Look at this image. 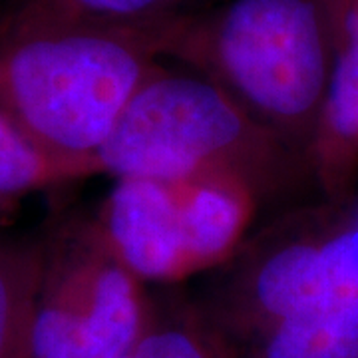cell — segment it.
Wrapping results in <instances>:
<instances>
[{
  "label": "cell",
  "instance_id": "5b68a950",
  "mask_svg": "<svg viewBox=\"0 0 358 358\" xmlns=\"http://www.w3.org/2000/svg\"><path fill=\"white\" fill-rule=\"evenodd\" d=\"M44 243L34 358H122L154 319L140 277L106 241L96 219H66Z\"/></svg>",
  "mask_w": 358,
  "mask_h": 358
},
{
  "label": "cell",
  "instance_id": "5bb4252c",
  "mask_svg": "<svg viewBox=\"0 0 358 358\" xmlns=\"http://www.w3.org/2000/svg\"><path fill=\"white\" fill-rule=\"evenodd\" d=\"M327 2V8H329V14H331V20H333L334 28V42H336V34L341 30V24L345 20L348 8L352 6L355 0H324Z\"/></svg>",
  "mask_w": 358,
  "mask_h": 358
},
{
  "label": "cell",
  "instance_id": "8992f818",
  "mask_svg": "<svg viewBox=\"0 0 358 358\" xmlns=\"http://www.w3.org/2000/svg\"><path fill=\"white\" fill-rule=\"evenodd\" d=\"M96 221L120 261L143 282L192 275L171 181L117 178Z\"/></svg>",
  "mask_w": 358,
  "mask_h": 358
},
{
  "label": "cell",
  "instance_id": "3957f363",
  "mask_svg": "<svg viewBox=\"0 0 358 358\" xmlns=\"http://www.w3.org/2000/svg\"><path fill=\"white\" fill-rule=\"evenodd\" d=\"M98 162L115 179L225 176L247 183L261 201L310 176L305 155L215 82L162 64L131 96Z\"/></svg>",
  "mask_w": 358,
  "mask_h": 358
},
{
  "label": "cell",
  "instance_id": "8fae6325",
  "mask_svg": "<svg viewBox=\"0 0 358 358\" xmlns=\"http://www.w3.org/2000/svg\"><path fill=\"white\" fill-rule=\"evenodd\" d=\"M42 259V241L0 237V358H34L32 327Z\"/></svg>",
  "mask_w": 358,
  "mask_h": 358
},
{
  "label": "cell",
  "instance_id": "52a82bcc",
  "mask_svg": "<svg viewBox=\"0 0 358 358\" xmlns=\"http://www.w3.org/2000/svg\"><path fill=\"white\" fill-rule=\"evenodd\" d=\"M310 176L324 199L357 192L358 179V0L348 8L334 42L329 86L308 150Z\"/></svg>",
  "mask_w": 358,
  "mask_h": 358
},
{
  "label": "cell",
  "instance_id": "30bf717a",
  "mask_svg": "<svg viewBox=\"0 0 358 358\" xmlns=\"http://www.w3.org/2000/svg\"><path fill=\"white\" fill-rule=\"evenodd\" d=\"M185 0H14L0 13V38L76 24H134L178 14Z\"/></svg>",
  "mask_w": 358,
  "mask_h": 358
},
{
  "label": "cell",
  "instance_id": "6da1fadb",
  "mask_svg": "<svg viewBox=\"0 0 358 358\" xmlns=\"http://www.w3.org/2000/svg\"><path fill=\"white\" fill-rule=\"evenodd\" d=\"M166 20L0 38V114L44 154L102 173V145L164 58Z\"/></svg>",
  "mask_w": 358,
  "mask_h": 358
},
{
  "label": "cell",
  "instance_id": "7a4b0ae2",
  "mask_svg": "<svg viewBox=\"0 0 358 358\" xmlns=\"http://www.w3.org/2000/svg\"><path fill=\"white\" fill-rule=\"evenodd\" d=\"M333 56L324 0H227L166 20L164 58L215 82L307 162Z\"/></svg>",
  "mask_w": 358,
  "mask_h": 358
},
{
  "label": "cell",
  "instance_id": "4fadbf2b",
  "mask_svg": "<svg viewBox=\"0 0 358 358\" xmlns=\"http://www.w3.org/2000/svg\"><path fill=\"white\" fill-rule=\"evenodd\" d=\"M90 176L84 167L44 154L0 114V209L26 193Z\"/></svg>",
  "mask_w": 358,
  "mask_h": 358
},
{
  "label": "cell",
  "instance_id": "ba28073f",
  "mask_svg": "<svg viewBox=\"0 0 358 358\" xmlns=\"http://www.w3.org/2000/svg\"><path fill=\"white\" fill-rule=\"evenodd\" d=\"M171 185L192 275L229 263L243 247L261 197L247 183L225 176L171 181Z\"/></svg>",
  "mask_w": 358,
  "mask_h": 358
},
{
  "label": "cell",
  "instance_id": "7c38bea8",
  "mask_svg": "<svg viewBox=\"0 0 358 358\" xmlns=\"http://www.w3.org/2000/svg\"><path fill=\"white\" fill-rule=\"evenodd\" d=\"M122 358H239L199 307L155 310L138 343Z\"/></svg>",
  "mask_w": 358,
  "mask_h": 358
},
{
  "label": "cell",
  "instance_id": "9c48e42d",
  "mask_svg": "<svg viewBox=\"0 0 358 358\" xmlns=\"http://www.w3.org/2000/svg\"><path fill=\"white\" fill-rule=\"evenodd\" d=\"M239 358H358V287L275 324Z\"/></svg>",
  "mask_w": 358,
  "mask_h": 358
},
{
  "label": "cell",
  "instance_id": "277c9868",
  "mask_svg": "<svg viewBox=\"0 0 358 358\" xmlns=\"http://www.w3.org/2000/svg\"><path fill=\"white\" fill-rule=\"evenodd\" d=\"M199 310L237 355L275 324L358 287V192L291 211L229 263Z\"/></svg>",
  "mask_w": 358,
  "mask_h": 358
}]
</instances>
